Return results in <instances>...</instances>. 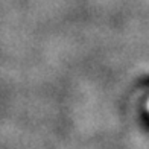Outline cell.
I'll return each instance as SVG.
<instances>
[{"instance_id":"1","label":"cell","mask_w":149,"mask_h":149,"mask_svg":"<svg viewBox=\"0 0 149 149\" xmlns=\"http://www.w3.org/2000/svg\"><path fill=\"white\" fill-rule=\"evenodd\" d=\"M148 108H149V104H148Z\"/></svg>"}]
</instances>
